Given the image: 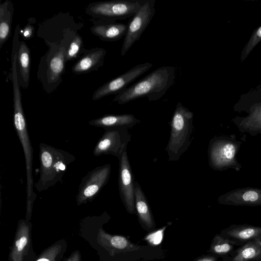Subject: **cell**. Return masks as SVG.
<instances>
[{
    "mask_svg": "<svg viewBox=\"0 0 261 261\" xmlns=\"http://www.w3.org/2000/svg\"><path fill=\"white\" fill-rule=\"evenodd\" d=\"M135 206L142 227L148 232L152 231L155 227L154 218L145 195L137 181L135 182Z\"/></svg>",
    "mask_w": 261,
    "mask_h": 261,
    "instance_id": "obj_17",
    "label": "cell"
},
{
    "mask_svg": "<svg viewBox=\"0 0 261 261\" xmlns=\"http://www.w3.org/2000/svg\"><path fill=\"white\" fill-rule=\"evenodd\" d=\"M221 203L232 204H261V189L245 188L231 190L218 198Z\"/></svg>",
    "mask_w": 261,
    "mask_h": 261,
    "instance_id": "obj_16",
    "label": "cell"
},
{
    "mask_svg": "<svg viewBox=\"0 0 261 261\" xmlns=\"http://www.w3.org/2000/svg\"><path fill=\"white\" fill-rule=\"evenodd\" d=\"M83 40L80 35L77 34L70 43L66 54V62L70 61L77 58L83 53Z\"/></svg>",
    "mask_w": 261,
    "mask_h": 261,
    "instance_id": "obj_22",
    "label": "cell"
},
{
    "mask_svg": "<svg viewBox=\"0 0 261 261\" xmlns=\"http://www.w3.org/2000/svg\"><path fill=\"white\" fill-rule=\"evenodd\" d=\"M119 161L118 187L121 200L128 213L136 214L134 176L125 150Z\"/></svg>",
    "mask_w": 261,
    "mask_h": 261,
    "instance_id": "obj_14",
    "label": "cell"
},
{
    "mask_svg": "<svg viewBox=\"0 0 261 261\" xmlns=\"http://www.w3.org/2000/svg\"><path fill=\"white\" fill-rule=\"evenodd\" d=\"M201 261H211L210 260H201Z\"/></svg>",
    "mask_w": 261,
    "mask_h": 261,
    "instance_id": "obj_30",
    "label": "cell"
},
{
    "mask_svg": "<svg viewBox=\"0 0 261 261\" xmlns=\"http://www.w3.org/2000/svg\"><path fill=\"white\" fill-rule=\"evenodd\" d=\"M155 0H144L140 9L133 17L124 37L121 50L122 56L139 40L149 25L155 14Z\"/></svg>",
    "mask_w": 261,
    "mask_h": 261,
    "instance_id": "obj_11",
    "label": "cell"
},
{
    "mask_svg": "<svg viewBox=\"0 0 261 261\" xmlns=\"http://www.w3.org/2000/svg\"><path fill=\"white\" fill-rule=\"evenodd\" d=\"M241 142L226 136L215 137L210 141L208 159L210 166L215 170L233 168L240 170L241 166L237 160Z\"/></svg>",
    "mask_w": 261,
    "mask_h": 261,
    "instance_id": "obj_8",
    "label": "cell"
},
{
    "mask_svg": "<svg viewBox=\"0 0 261 261\" xmlns=\"http://www.w3.org/2000/svg\"><path fill=\"white\" fill-rule=\"evenodd\" d=\"M84 26L77 23L68 13H59L43 21L39 25L37 36L43 39L45 44L69 45L77 32Z\"/></svg>",
    "mask_w": 261,
    "mask_h": 261,
    "instance_id": "obj_5",
    "label": "cell"
},
{
    "mask_svg": "<svg viewBox=\"0 0 261 261\" xmlns=\"http://www.w3.org/2000/svg\"><path fill=\"white\" fill-rule=\"evenodd\" d=\"M144 1L117 0L94 2L86 8V13L92 17L108 22L126 19L134 15Z\"/></svg>",
    "mask_w": 261,
    "mask_h": 261,
    "instance_id": "obj_9",
    "label": "cell"
},
{
    "mask_svg": "<svg viewBox=\"0 0 261 261\" xmlns=\"http://www.w3.org/2000/svg\"><path fill=\"white\" fill-rule=\"evenodd\" d=\"M261 41V25L252 33L248 42L243 48L241 55L240 61H244L254 48Z\"/></svg>",
    "mask_w": 261,
    "mask_h": 261,
    "instance_id": "obj_23",
    "label": "cell"
},
{
    "mask_svg": "<svg viewBox=\"0 0 261 261\" xmlns=\"http://www.w3.org/2000/svg\"><path fill=\"white\" fill-rule=\"evenodd\" d=\"M194 114L178 102L170 122L169 139L165 148L170 162L178 161L191 144Z\"/></svg>",
    "mask_w": 261,
    "mask_h": 261,
    "instance_id": "obj_3",
    "label": "cell"
},
{
    "mask_svg": "<svg viewBox=\"0 0 261 261\" xmlns=\"http://www.w3.org/2000/svg\"><path fill=\"white\" fill-rule=\"evenodd\" d=\"M215 252L217 253H223L228 251L230 249V246L228 244L215 245L213 248Z\"/></svg>",
    "mask_w": 261,
    "mask_h": 261,
    "instance_id": "obj_26",
    "label": "cell"
},
{
    "mask_svg": "<svg viewBox=\"0 0 261 261\" xmlns=\"http://www.w3.org/2000/svg\"><path fill=\"white\" fill-rule=\"evenodd\" d=\"M13 5L6 0L0 4V49L10 37L13 15Z\"/></svg>",
    "mask_w": 261,
    "mask_h": 261,
    "instance_id": "obj_21",
    "label": "cell"
},
{
    "mask_svg": "<svg viewBox=\"0 0 261 261\" xmlns=\"http://www.w3.org/2000/svg\"><path fill=\"white\" fill-rule=\"evenodd\" d=\"M242 254L245 258H251L255 255V250L253 248H247L242 251Z\"/></svg>",
    "mask_w": 261,
    "mask_h": 261,
    "instance_id": "obj_28",
    "label": "cell"
},
{
    "mask_svg": "<svg viewBox=\"0 0 261 261\" xmlns=\"http://www.w3.org/2000/svg\"><path fill=\"white\" fill-rule=\"evenodd\" d=\"M254 233V229L252 228H247L240 231L239 233V236L242 239H248L253 236Z\"/></svg>",
    "mask_w": 261,
    "mask_h": 261,
    "instance_id": "obj_25",
    "label": "cell"
},
{
    "mask_svg": "<svg viewBox=\"0 0 261 261\" xmlns=\"http://www.w3.org/2000/svg\"><path fill=\"white\" fill-rule=\"evenodd\" d=\"M128 24L119 22H108L101 20L94 23L91 28L92 34L101 40L114 42L124 37Z\"/></svg>",
    "mask_w": 261,
    "mask_h": 261,
    "instance_id": "obj_19",
    "label": "cell"
},
{
    "mask_svg": "<svg viewBox=\"0 0 261 261\" xmlns=\"http://www.w3.org/2000/svg\"><path fill=\"white\" fill-rule=\"evenodd\" d=\"M105 133L96 144L93 153L96 156L111 154L118 160L126 150L131 139L128 129L109 128Z\"/></svg>",
    "mask_w": 261,
    "mask_h": 261,
    "instance_id": "obj_12",
    "label": "cell"
},
{
    "mask_svg": "<svg viewBox=\"0 0 261 261\" xmlns=\"http://www.w3.org/2000/svg\"><path fill=\"white\" fill-rule=\"evenodd\" d=\"M28 243V239L25 237H21L19 240L16 241L15 246L19 251H21L25 246Z\"/></svg>",
    "mask_w": 261,
    "mask_h": 261,
    "instance_id": "obj_27",
    "label": "cell"
},
{
    "mask_svg": "<svg viewBox=\"0 0 261 261\" xmlns=\"http://www.w3.org/2000/svg\"><path fill=\"white\" fill-rule=\"evenodd\" d=\"M106 54V50L101 47L84 49L83 55L72 67V71L80 74L97 70L103 66Z\"/></svg>",
    "mask_w": 261,
    "mask_h": 261,
    "instance_id": "obj_15",
    "label": "cell"
},
{
    "mask_svg": "<svg viewBox=\"0 0 261 261\" xmlns=\"http://www.w3.org/2000/svg\"><path fill=\"white\" fill-rule=\"evenodd\" d=\"M34 30V29L33 26L28 24V25H27L24 28L23 31H21V32L22 33V36L24 38L29 39L32 37Z\"/></svg>",
    "mask_w": 261,
    "mask_h": 261,
    "instance_id": "obj_24",
    "label": "cell"
},
{
    "mask_svg": "<svg viewBox=\"0 0 261 261\" xmlns=\"http://www.w3.org/2000/svg\"><path fill=\"white\" fill-rule=\"evenodd\" d=\"M234 111H245L244 117L237 116L232 121L243 133L252 136L261 134V89L243 95L234 106Z\"/></svg>",
    "mask_w": 261,
    "mask_h": 261,
    "instance_id": "obj_7",
    "label": "cell"
},
{
    "mask_svg": "<svg viewBox=\"0 0 261 261\" xmlns=\"http://www.w3.org/2000/svg\"><path fill=\"white\" fill-rule=\"evenodd\" d=\"M46 45L48 49L40 59L37 76L45 91L51 93L62 81L69 46L53 43Z\"/></svg>",
    "mask_w": 261,
    "mask_h": 261,
    "instance_id": "obj_4",
    "label": "cell"
},
{
    "mask_svg": "<svg viewBox=\"0 0 261 261\" xmlns=\"http://www.w3.org/2000/svg\"><path fill=\"white\" fill-rule=\"evenodd\" d=\"M39 148L40 176L34 187L41 192L62 181L68 166L75 157L68 151L45 143H40Z\"/></svg>",
    "mask_w": 261,
    "mask_h": 261,
    "instance_id": "obj_2",
    "label": "cell"
},
{
    "mask_svg": "<svg viewBox=\"0 0 261 261\" xmlns=\"http://www.w3.org/2000/svg\"><path fill=\"white\" fill-rule=\"evenodd\" d=\"M175 79L174 67H159L117 94L112 101L123 105L144 97L150 101L159 100L173 85Z\"/></svg>",
    "mask_w": 261,
    "mask_h": 261,
    "instance_id": "obj_1",
    "label": "cell"
},
{
    "mask_svg": "<svg viewBox=\"0 0 261 261\" xmlns=\"http://www.w3.org/2000/svg\"><path fill=\"white\" fill-rule=\"evenodd\" d=\"M111 165L107 164L88 172L82 178L76 196L78 205L92 200L107 184L110 177Z\"/></svg>",
    "mask_w": 261,
    "mask_h": 261,
    "instance_id": "obj_10",
    "label": "cell"
},
{
    "mask_svg": "<svg viewBox=\"0 0 261 261\" xmlns=\"http://www.w3.org/2000/svg\"><path fill=\"white\" fill-rule=\"evenodd\" d=\"M13 121L24 154L27 176V206L28 213L30 214L37 195L34 191L35 185L32 172L33 149L27 127L22 102H18L13 104Z\"/></svg>",
    "mask_w": 261,
    "mask_h": 261,
    "instance_id": "obj_6",
    "label": "cell"
},
{
    "mask_svg": "<svg viewBox=\"0 0 261 261\" xmlns=\"http://www.w3.org/2000/svg\"><path fill=\"white\" fill-rule=\"evenodd\" d=\"M152 66L153 64L149 62L134 66L126 72L98 88L93 93L92 99L93 100H97L110 95H117L127 88L130 83L145 73Z\"/></svg>",
    "mask_w": 261,
    "mask_h": 261,
    "instance_id": "obj_13",
    "label": "cell"
},
{
    "mask_svg": "<svg viewBox=\"0 0 261 261\" xmlns=\"http://www.w3.org/2000/svg\"><path fill=\"white\" fill-rule=\"evenodd\" d=\"M37 261H49V260L46 258H41L40 259H38Z\"/></svg>",
    "mask_w": 261,
    "mask_h": 261,
    "instance_id": "obj_29",
    "label": "cell"
},
{
    "mask_svg": "<svg viewBox=\"0 0 261 261\" xmlns=\"http://www.w3.org/2000/svg\"><path fill=\"white\" fill-rule=\"evenodd\" d=\"M140 122V120L131 114L108 115L92 119L89 121L90 125L109 128H132Z\"/></svg>",
    "mask_w": 261,
    "mask_h": 261,
    "instance_id": "obj_18",
    "label": "cell"
},
{
    "mask_svg": "<svg viewBox=\"0 0 261 261\" xmlns=\"http://www.w3.org/2000/svg\"><path fill=\"white\" fill-rule=\"evenodd\" d=\"M31 54L30 50L23 41H20L17 54V71L18 84L27 89L30 82Z\"/></svg>",
    "mask_w": 261,
    "mask_h": 261,
    "instance_id": "obj_20",
    "label": "cell"
}]
</instances>
